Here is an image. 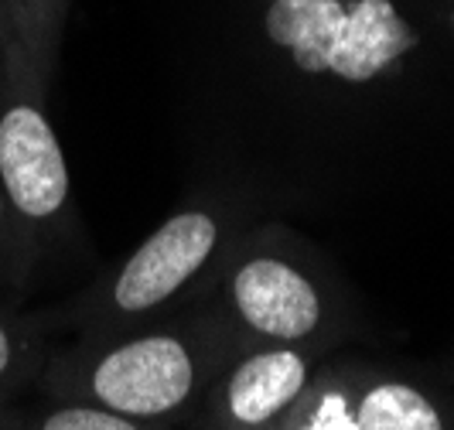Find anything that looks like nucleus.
<instances>
[{
  "label": "nucleus",
  "instance_id": "1",
  "mask_svg": "<svg viewBox=\"0 0 454 430\" xmlns=\"http://www.w3.org/2000/svg\"><path fill=\"white\" fill-rule=\"evenodd\" d=\"M239 341L205 301L114 335H82L75 348L42 365L51 400H79L144 424L199 417Z\"/></svg>",
  "mask_w": 454,
  "mask_h": 430
},
{
  "label": "nucleus",
  "instance_id": "2",
  "mask_svg": "<svg viewBox=\"0 0 454 430\" xmlns=\"http://www.w3.org/2000/svg\"><path fill=\"white\" fill-rule=\"evenodd\" d=\"M236 239V223L223 205H184L120 267L62 308L59 321L75 324L82 335H114L205 301Z\"/></svg>",
  "mask_w": 454,
  "mask_h": 430
},
{
  "label": "nucleus",
  "instance_id": "3",
  "mask_svg": "<svg viewBox=\"0 0 454 430\" xmlns=\"http://www.w3.org/2000/svg\"><path fill=\"white\" fill-rule=\"evenodd\" d=\"M208 304L239 348L301 345L325 352L339 335V301L321 277L318 260L277 229H260L232 243Z\"/></svg>",
  "mask_w": 454,
  "mask_h": 430
},
{
  "label": "nucleus",
  "instance_id": "4",
  "mask_svg": "<svg viewBox=\"0 0 454 430\" xmlns=\"http://www.w3.org/2000/svg\"><path fill=\"white\" fill-rule=\"evenodd\" d=\"M48 79L21 55L0 59V188L38 253L72 226V182L48 120Z\"/></svg>",
  "mask_w": 454,
  "mask_h": 430
},
{
  "label": "nucleus",
  "instance_id": "5",
  "mask_svg": "<svg viewBox=\"0 0 454 430\" xmlns=\"http://www.w3.org/2000/svg\"><path fill=\"white\" fill-rule=\"evenodd\" d=\"M263 31L301 68L345 82H372L417 45L413 27L389 0H356L352 7L341 0H277Z\"/></svg>",
  "mask_w": 454,
  "mask_h": 430
},
{
  "label": "nucleus",
  "instance_id": "6",
  "mask_svg": "<svg viewBox=\"0 0 454 430\" xmlns=\"http://www.w3.org/2000/svg\"><path fill=\"white\" fill-rule=\"evenodd\" d=\"M325 352L301 345L243 348L199 410V430H280L315 383Z\"/></svg>",
  "mask_w": 454,
  "mask_h": 430
},
{
  "label": "nucleus",
  "instance_id": "7",
  "mask_svg": "<svg viewBox=\"0 0 454 430\" xmlns=\"http://www.w3.org/2000/svg\"><path fill=\"white\" fill-rule=\"evenodd\" d=\"M352 400L359 430H454V410L400 372L356 363Z\"/></svg>",
  "mask_w": 454,
  "mask_h": 430
},
{
  "label": "nucleus",
  "instance_id": "8",
  "mask_svg": "<svg viewBox=\"0 0 454 430\" xmlns=\"http://www.w3.org/2000/svg\"><path fill=\"white\" fill-rule=\"evenodd\" d=\"M352 383L356 363H321L315 383L308 386L280 430H359Z\"/></svg>",
  "mask_w": 454,
  "mask_h": 430
},
{
  "label": "nucleus",
  "instance_id": "9",
  "mask_svg": "<svg viewBox=\"0 0 454 430\" xmlns=\"http://www.w3.org/2000/svg\"><path fill=\"white\" fill-rule=\"evenodd\" d=\"M4 14H7V24L21 45L27 66L42 79H51L68 0H4Z\"/></svg>",
  "mask_w": 454,
  "mask_h": 430
},
{
  "label": "nucleus",
  "instance_id": "10",
  "mask_svg": "<svg viewBox=\"0 0 454 430\" xmlns=\"http://www.w3.org/2000/svg\"><path fill=\"white\" fill-rule=\"evenodd\" d=\"M18 430H171L168 424H144L114 410L79 403V400H55L48 410H35L18 417Z\"/></svg>",
  "mask_w": 454,
  "mask_h": 430
},
{
  "label": "nucleus",
  "instance_id": "11",
  "mask_svg": "<svg viewBox=\"0 0 454 430\" xmlns=\"http://www.w3.org/2000/svg\"><path fill=\"white\" fill-rule=\"evenodd\" d=\"M42 339L31 324L0 311V403L35 372H42Z\"/></svg>",
  "mask_w": 454,
  "mask_h": 430
},
{
  "label": "nucleus",
  "instance_id": "12",
  "mask_svg": "<svg viewBox=\"0 0 454 430\" xmlns=\"http://www.w3.org/2000/svg\"><path fill=\"white\" fill-rule=\"evenodd\" d=\"M42 253L0 188V284H21Z\"/></svg>",
  "mask_w": 454,
  "mask_h": 430
},
{
  "label": "nucleus",
  "instance_id": "13",
  "mask_svg": "<svg viewBox=\"0 0 454 430\" xmlns=\"http://www.w3.org/2000/svg\"><path fill=\"white\" fill-rule=\"evenodd\" d=\"M0 430H18V413H7L0 407Z\"/></svg>",
  "mask_w": 454,
  "mask_h": 430
}]
</instances>
